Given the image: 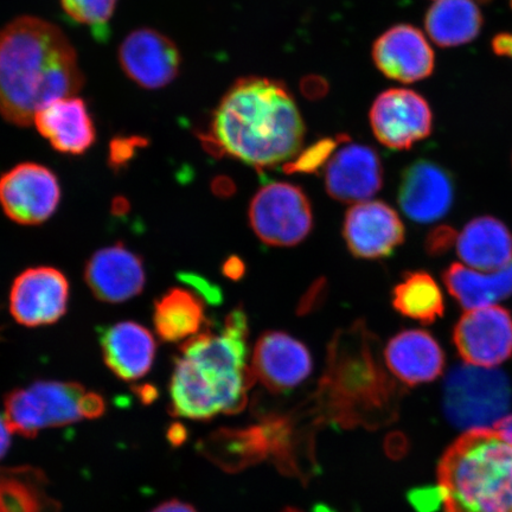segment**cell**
<instances>
[{
    "instance_id": "obj_34",
    "label": "cell",
    "mask_w": 512,
    "mask_h": 512,
    "mask_svg": "<svg viewBox=\"0 0 512 512\" xmlns=\"http://www.w3.org/2000/svg\"><path fill=\"white\" fill-rule=\"evenodd\" d=\"M152 512H196V510L190 507L189 504L178 501H171L159 505V507Z\"/></svg>"
},
{
    "instance_id": "obj_25",
    "label": "cell",
    "mask_w": 512,
    "mask_h": 512,
    "mask_svg": "<svg viewBox=\"0 0 512 512\" xmlns=\"http://www.w3.org/2000/svg\"><path fill=\"white\" fill-rule=\"evenodd\" d=\"M425 24L435 44L451 48L475 40L483 16L472 0H438L428 10Z\"/></svg>"
},
{
    "instance_id": "obj_35",
    "label": "cell",
    "mask_w": 512,
    "mask_h": 512,
    "mask_svg": "<svg viewBox=\"0 0 512 512\" xmlns=\"http://www.w3.org/2000/svg\"><path fill=\"white\" fill-rule=\"evenodd\" d=\"M494 428L505 440L512 444V414L505 415Z\"/></svg>"
},
{
    "instance_id": "obj_28",
    "label": "cell",
    "mask_w": 512,
    "mask_h": 512,
    "mask_svg": "<svg viewBox=\"0 0 512 512\" xmlns=\"http://www.w3.org/2000/svg\"><path fill=\"white\" fill-rule=\"evenodd\" d=\"M64 14L75 23L86 25L98 38L106 37L108 23L117 10L118 0H60Z\"/></svg>"
},
{
    "instance_id": "obj_14",
    "label": "cell",
    "mask_w": 512,
    "mask_h": 512,
    "mask_svg": "<svg viewBox=\"0 0 512 512\" xmlns=\"http://www.w3.org/2000/svg\"><path fill=\"white\" fill-rule=\"evenodd\" d=\"M454 195L453 176L438 163L419 159L402 172L399 204L408 219L416 223L443 219L453 207Z\"/></svg>"
},
{
    "instance_id": "obj_24",
    "label": "cell",
    "mask_w": 512,
    "mask_h": 512,
    "mask_svg": "<svg viewBox=\"0 0 512 512\" xmlns=\"http://www.w3.org/2000/svg\"><path fill=\"white\" fill-rule=\"evenodd\" d=\"M48 479L32 466L0 469V512H61Z\"/></svg>"
},
{
    "instance_id": "obj_33",
    "label": "cell",
    "mask_w": 512,
    "mask_h": 512,
    "mask_svg": "<svg viewBox=\"0 0 512 512\" xmlns=\"http://www.w3.org/2000/svg\"><path fill=\"white\" fill-rule=\"evenodd\" d=\"M11 431L6 421L0 416V459L8 452L11 441Z\"/></svg>"
},
{
    "instance_id": "obj_5",
    "label": "cell",
    "mask_w": 512,
    "mask_h": 512,
    "mask_svg": "<svg viewBox=\"0 0 512 512\" xmlns=\"http://www.w3.org/2000/svg\"><path fill=\"white\" fill-rule=\"evenodd\" d=\"M105 408L102 396L79 383L40 381L6 396L4 419L12 433L34 438L49 427L100 418Z\"/></svg>"
},
{
    "instance_id": "obj_3",
    "label": "cell",
    "mask_w": 512,
    "mask_h": 512,
    "mask_svg": "<svg viewBox=\"0 0 512 512\" xmlns=\"http://www.w3.org/2000/svg\"><path fill=\"white\" fill-rule=\"evenodd\" d=\"M248 320L235 309L219 334L206 330L181 347L170 384L172 414L209 420L247 405L255 377L248 364Z\"/></svg>"
},
{
    "instance_id": "obj_20",
    "label": "cell",
    "mask_w": 512,
    "mask_h": 512,
    "mask_svg": "<svg viewBox=\"0 0 512 512\" xmlns=\"http://www.w3.org/2000/svg\"><path fill=\"white\" fill-rule=\"evenodd\" d=\"M34 125L54 150L79 156L95 142L94 121L85 101L78 96H66L43 107L36 114Z\"/></svg>"
},
{
    "instance_id": "obj_4",
    "label": "cell",
    "mask_w": 512,
    "mask_h": 512,
    "mask_svg": "<svg viewBox=\"0 0 512 512\" xmlns=\"http://www.w3.org/2000/svg\"><path fill=\"white\" fill-rule=\"evenodd\" d=\"M445 512H512V444L494 427L465 431L438 465Z\"/></svg>"
},
{
    "instance_id": "obj_10",
    "label": "cell",
    "mask_w": 512,
    "mask_h": 512,
    "mask_svg": "<svg viewBox=\"0 0 512 512\" xmlns=\"http://www.w3.org/2000/svg\"><path fill=\"white\" fill-rule=\"evenodd\" d=\"M370 125L379 142L393 150H408L430 136L433 117L430 106L411 89L383 92L370 110Z\"/></svg>"
},
{
    "instance_id": "obj_15",
    "label": "cell",
    "mask_w": 512,
    "mask_h": 512,
    "mask_svg": "<svg viewBox=\"0 0 512 512\" xmlns=\"http://www.w3.org/2000/svg\"><path fill=\"white\" fill-rule=\"evenodd\" d=\"M251 367L255 380L270 392L288 393L310 376L312 357L298 339L268 331L255 344Z\"/></svg>"
},
{
    "instance_id": "obj_18",
    "label": "cell",
    "mask_w": 512,
    "mask_h": 512,
    "mask_svg": "<svg viewBox=\"0 0 512 512\" xmlns=\"http://www.w3.org/2000/svg\"><path fill=\"white\" fill-rule=\"evenodd\" d=\"M376 67L387 78L412 83L428 78L434 70V53L419 29L396 25L377 38L373 47Z\"/></svg>"
},
{
    "instance_id": "obj_22",
    "label": "cell",
    "mask_w": 512,
    "mask_h": 512,
    "mask_svg": "<svg viewBox=\"0 0 512 512\" xmlns=\"http://www.w3.org/2000/svg\"><path fill=\"white\" fill-rule=\"evenodd\" d=\"M457 253L463 264L478 272H494L512 260V233L494 216H479L458 234Z\"/></svg>"
},
{
    "instance_id": "obj_6",
    "label": "cell",
    "mask_w": 512,
    "mask_h": 512,
    "mask_svg": "<svg viewBox=\"0 0 512 512\" xmlns=\"http://www.w3.org/2000/svg\"><path fill=\"white\" fill-rule=\"evenodd\" d=\"M509 377L501 370L460 364L447 375L444 407L448 420L466 431L492 428L508 415Z\"/></svg>"
},
{
    "instance_id": "obj_7",
    "label": "cell",
    "mask_w": 512,
    "mask_h": 512,
    "mask_svg": "<svg viewBox=\"0 0 512 512\" xmlns=\"http://www.w3.org/2000/svg\"><path fill=\"white\" fill-rule=\"evenodd\" d=\"M249 223L258 238L272 247H293L310 235L313 215L305 192L291 183L266 184L248 210Z\"/></svg>"
},
{
    "instance_id": "obj_13",
    "label": "cell",
    "mask_w": 512,
    "mask_h": 512,
    "mask_svg": "<svg viewBox=\"0 0 512 512\" xmlns=\"http://www.w3.org/2000/svg\"><path fill=\"white\" fill-rule=\"evenodd\" d=\"M344 241L358 259L388 258L405 241V226L396 211L381 201L355 204L343 223Z\"/></svg>"
},
{
    "instance_id": "obj_32",
    "label": "cell",
    "mask_w": 512,
    "mask_h": 512,
    "mask_svg": "<svg viewBox=\"0 0 512 512\" xmlns=\"http://www.w3.org/2000/svg\"><path fill=\"white\" fill-rule=\"evenodd\" d=\"M492 48L499 56L511 57L512 59V34H501L492 41Z\"/></svg>"
},
{
    "instance_id": "obj_27",
    "label": "cell",
    "mask_w": 512,
    "mask_h": 512,
    "mask_svg": "<svg viewBox=\"0 0 512 512\" xmlns=\"http://www.w3.org/2000/svg\"><path fill=\"white\" fill-rule=\"evenodd\" d=\"M393 306L400 315L421 324H433L444 317L443 291L430 273L408 272L393 291Z\"/></svg>"
},
{
    "instance_id": "obj_38",
    "label": "cell",
    "mask_w": 512,
    "mask_h": 512,
    "mask_svg": "<svg viewBox=\"0 0 512 512\" xmlns=\"http://www.w3.org/2000/svg\"><path fill=\"white\" fill-rule=\"evenodd\" d=\"M511 5H512V0H511Z\"/></svg>"
},
{
    "instance_id": "obj_9",
    "label": "cell",
    "mask_w": 512,
    "mask_h": 512,
    "mask_svg": "<svg viewBox=\"0 0 512 512\" xmlns=\"http://www.w3.org/2000/svg\"><path fill=\"white\" fill-rule=\"evenodd\" d=\"M60 200L57 177L41 164H19L0 177V206L9 219L23 226L46 222Z\"/></svg>"
},
{
    "instance_id": "obj_26",
    "label": "cell",
    "mask_w": 512,
    "mask_h": 512,
    "mask_svg": "<svg viewBox=\"0 0 512 512\" xmlns=\"http://www.w3.org/2000/svg\"><path fill=\"white\" fill-rule=\"evenodd\" d=\"M206 322L204 304L185 288H171L155 305L153 324L164 342H179L200 334Z\"/></svg>"
},
{
    "instance_id": "obj_23",
    "label": "cell",
    "mask_w": 512,
    "mask_h": 512,
    "mask_svg": "<svg viewBox=\"0 0 512 512\" xmlns=\"http://www.w3.org/2000/svg\"><path fill=\"white\" fill-rule=\"evenodd\" d=\"M448 293L464 310L495 305L512 296V260L494 272H478L452 264L443 272Z\"/></svg>"
},
{
    "instance_id": "obj_21",
    "label": "cell",
    "mask_w": 512,
    "mask_h": 512,
    "mask_svg": "<svg viewBox=\"0 0 512 512\" xmlns=\"http://www.w3.org/2000/svg\"><path fill=\"white\" fill-rule=\"evenodd\" d=\"M100 343L106 366L124 381L142 379L155 361V337L138 323L121 322L110 326L101 332Z\"/></svg>"
},
{
    "instance_id": "obj_29",
    "label": "cell",
    "mask_w": 512,
    "mask_h": 512,
    "mask_svg": "<svg viewBox=\"0 0 512 512\" xmlns=\"http://www.w3.org/2000/svg\"><path fill=\"white\" fill-rule=\"evenodd\" d=\"M335 147L334 140H324L305 151L296 162L288 163L286 170L288 172H316L322 168L324 163H328L331 151H334Z\"/></svg>"
},
{
    "instance_id": "obj_2",
    "label": "cell",
    "mask_w": 512,
    "mask_h": 512,
    "mask_svg": "<svg viewBox=\"0 0 512 512\" xmlns=\"http://www.w3.org/2000/svg\"><path fill=\"white\" fill-rule=\"evenodd\" d=\"M85 86L78 54L54 23L22 16L0 30V117L16 126Z\"/></svg>"
},
{
    "instance_id": "obj_30",
    "label": "cell",
    "mask_w": 512,
    "mask_h": 512,
    "mask_svg": "<svg viewBox=\"0 0 512 512\" xmlns=\"http://www.w3.org/2000/svg\"><path fill=\"white\" fill-rule=\"evenodd\" d=\"M146 145V140L140 137L114 139L111 144L110 163L114 169H121L130 162L139 147Z\"/></svg>"
},
{
    "instance_id": "obj_12",
    "label": "cell",
    "mask_w": 512,
    "mask_h": 512,
    "mask_svg": "<svg viewBox=\"0 0 512 512\" xmlns=\"http://www.w3.org/2000/svg\"><path fill=\"white\" fill-rule=\"evenodd\" d=\"M69 284L53 267H35L15 280L10 293V311L16 322L29 328L54 324L67 311Z\"/></svg>"
},
{
    "instance_id": "obj_37",
    "label": "cell",
    "mask_w": 512,
    "mask_h": 512,
    "mask_svg": "<svg viewBox=\"0 0 512 512\" xmlns=\"http://www.w3.org/2000/svg\"><path fill=\"white\" fill-rule=\"evenodd\" d=\"M283 512H302V511H299V510L294 509V508H287Z\"/></svg>"
},
{
    "instance_id": "obj_17",
    "label": "cell",
    "mask_w": 512,
    "mask_h": 512,
    "mask_svg": "<svg viewBox=\"0 0 512 512\" xmlns=\"http://www.w3.org/2000/svg\"><path fill=\"white\" fill-rule=\"evenodd\" d=\"M85 275L94 296L108 304L138 296L146 281L143 260L121 243L96 252L87 262Z\"/></svg>"
},
{
    "instance_id": "obj_11",
    "label": "cell",
    "mask_w": 512,
    "mask_h": 512,
    "mask_svg": "<svg viewBox=\"0 0 512 512\" xmlns=\"http://www.w3.org/2000/svg\"><path fill=\"white\" fill-rule=\"evenodd\" d=\"M118 60L128 79L150 91L169 86L182 67L177 44L163 32L151 28L130 32L119 46Z\"/></svg>"
},
{
    "instance_id": "obj_36",
    "label": "cell",
    "mask_w": 512,
    "mask_h": 512,
    "mask_svg": "<svg viewBox=\"0 0 512 512\" xmlns=\"http://www.w3.org/2000/svg\"><path fill=\"white\" fill-rule=\"evenodd\" d=\"M245 271V267H243L242 262L239 259H230L224 265V273H226L227 277L238 279Z\"/></svg>"
},
{
    "instance_id": "obj_16",
    "label": "cell",
    "mask_w": 512,
    "mask_h": 512,
    "mask_svg": "<svg viewBox=\"0 0 512 512\" xmlns=\"http://www.w3.org/2000/svg\"><path fill=\"white\" fill-rule=\"evenodd\" d=\"M324 184L329 196L338 202L357 204L370 200L383 185L379 153L367 145H345L326 163Z\"/></svg>"
},
{
    "instance_id": "obj_8",
    "label": "cell",
    "mask_w": 512,
    "mask_h": 512,
    "mask_svg": "<svg viewBox=\"0 0 512 512\" xmlns=\"http://www.w3.org/2000/svg\"><path fill=\"white\" fill-rule=\"evenodd\" d=\"M452 342L466 364L501 366L512 357V313L498 305L467 310L454 325Z\"/></svg>"
},
{
    "instance_id": "obj_1",
    "label": "cell",
    "mask_w": 512,
    "mask_h": 512,
    "mask_svg": "<svg viewBox=\"0 0 512 512\" xmlns=\"http://www.w3.org/2000/svg\"><path fill=\"white\" fill-rule=\"evenodd\" d=\"M305 137L302 114L277 80L243 78L228 89L200 138L210 153L262 170L298 155Z\"/></svg>"
},
{
    "instance_id": "obj_19",
    "label": "cell",
    "mask_w": 512,
    "mask_h": 512,
    "mask_svg": "<svg viewBox=\"0 0 512 512\" xmlns=\"http://www.w3.org/2000/svg\"><path fill=\"white\" fill-rule=\"evenodd\" d=\"M384 361L396 379L414 387L437 380L444 373L446 358L430 332L412 329L390 339L384 349Z\"/></svg>"
},
{
    "instance_id": "obj_31",
    "label": "cell",
    "mask_w": 512,
    "mask_h": 512,
    "mask_svg": "<svg viewBox=\"0 0 512 512\" xmlns=\"http://www.w3.org/2000/svg\"><path fill=\"white\" fill-rule=\"evenodd\" d=\"M457 239L458 234L452 227H437L431 230L430 234L427 235L426 251L432 256L443 255L450 251L452 247L456 246Z\"/></svg>"
}]
</instances>
